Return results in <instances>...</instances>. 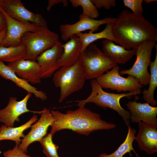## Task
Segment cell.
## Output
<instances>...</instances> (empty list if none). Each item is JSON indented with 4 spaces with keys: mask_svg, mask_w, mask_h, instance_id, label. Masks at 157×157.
Masks as SVG:
<instances>
[{
    "mask_svg": "<svg viewBox=\"0 0 157 157\" xmlns=\"http://www.w3.org/2000/svg\"><path fill=\"white\" fill-rule=\"evenodd\" d=\"M112 30L118 44L128 50L136 49L144 41L157 40V29L152 24L142 15L126 9L116 18Z\"/></svg>",
    "mask_w": 157,
    "mask_h": 157,
    "instance_id": "cell-1",
    "label": "cell"
},
{
    "mask_svg": "<svg viewBox=\"0 0 157 157\" xmlns=\"http://www.w3.org/2000/svg\"><path fill=\"white\" fill-rule=\"evenodd\" d=\"M55 119L51 126V132L54 134L57 131L68 129L85 135L99 130H108L115 128L116 125L101 119L100 115L81 106L74 110L65 113L58 110H52Z\"/></svg>",
    "mask_w": 157,
    "mask_h": 157,
    "instance_id": "cell-2",
    "label": "cell"
},
{
    "mask_svg": "<svg viewBox=\"0 0 157 157\" xmlns=\"http://www.w3.org/2000/svg\"><path fill=\"white\" fill-rule=\"evenodd\" d=\"M90 84L92 90L89 96L85 100L76 101L78 107L85 106L87 103H92L104 109L109 108L116 111L122 117L126 126H128L130 125V113L121 106L120 100L124 97L130 98L133 95L139 94L141 93V90L115 94L104 91L96 79L92 80Z\"/></svg>",
    "mask_w": 157,
    "mask_h": 157,
    "instance_id": "cell-3",
    "label": "cell"
},
{
    "mask_svg": "<svg viewBox=\"0 0 157 157\" xmlns=\"http://www.w3.org/2000/svg\"><path fill=\"white\" fill-rule=\"evenodd\" d=\"M85 80L79 58L72 65L60 67L53 74V78L55 86L60 89L59 102L61 103L72 93L81 90Z\"/></svg>",
    "mask_w": 157,
    "mask_h": 157,
    "instance_id": "cell-4",
    "label": "cell"
},
{
    "mask_svg": "<svg viewBox=\"0 0 157 157\" xmlns=\"http://www.w3.org/2000/svg\"><path fill=\"white\" fill-rule=\"evenodd\" d=\"M79 58L86 80L96 79L117 64L93 43L81 53Z\"/></svg>",
    "mask_w": 157,
    "mask_h": 157,
    "instance_id": "cell-5",
    "label": "cell"
},
{
    "mask_svg": "<svg viewBox=\"0 0 157 157\" xmlns=\"http://www.w3.org/2000/svg\"><path fill=\"white\" fill-rule=\"evenodd\" d=\"M59 39L58 35L48 27L26 33L22 39L26 49V56L23 59L35 60L42 53L56 44Z\"/></svg>",
    "mask_w": 157,
    "mask_h": 157,
    "instance_id": "cell-6",
    "label": "cell"
},
{
    "mask_svg": "<svg viewBox=\"0 0 157 157\" xmlns=\"http://www.w3.org/2000/svg\"><path fill=\"white\" fill-rule=\"evenodd\" d=\"M156 42L146 41L139 44L136 49V58L133 65L129 69L119 71V74L133 76L137 78L143 86L148 85L150 79V74L148 69L151 62V53Z\"/></svg>",
    "mask_w": 157,
    "mask_h": 157,
    "instance_id": "cell-7",
    "label": "cell"
},
{
    "mask_svg": "<svg viewBox=\"0 0 157 157\" xmlns=\"http://www.w3.org/2000/svg\"><path fill=\"white\" fill-rule=\"evenodd\" d=\"M96 79L102 88L116 90L118 92L141 90L143 86L136 78L130 75L126 78L121 76L119 73V68L117 65Z\"/></svg>",
    "mask_w": 157,
    "mask_h": 157,
    "instance_id": "cell-8",
    "label": "cell"
},
{
    "mask_svg": "<svg viewBox=\"0 0 157 157\" xmlns=\"http://www.w3.org/2000/svg\"><path fill=\"white\" fill-rule=\"evenodd\" d=\"M0 7L11 17L21 22L47 27V22L41 15L28 10L20 0H0Z\"/></svg>",
    "mask_w": 157,
    "mask_h": 157,
    "instance_id": "cell-9",
    "label": "cell"
},
{
    "mask_svg": "<svg viewBox=\"0 0 157 157\" xmlns=\"http://www.w3.org/2000/svg\"><path fill=\"white\" fill-rule=\"evenodd\" d=\"M0 11L5 18L7 28L6 36L0 43V45L5 47L19 45L22 43V37L26 33L36 31L43 28L47 27L32 23H22L11 17L0 7Z\"/></svg>",
    "mask_w": 157,
    "mask_h": 157,
    "instance_id": "cell-10",
    "label": "cell"
},
{
    "mask_svg": "<svg viewBox=\"0 0 157 157\" xmlns=\"http://www.w3.org/2000/svg\"><path fill=\"white\" fill-rule=\"evenodd\" d=\"M79 17V21L74 24L60 25L59 28L62 40L67 41L72 36L87 30L94 32L97 31L99 26L102 25L114 23L116 19L107 17L101 19L96 20L82 14Z\"/></svg>",
    "mask_w": 157,
    "mask_h": 157,
    "instance_id": "cell-11",
    "label": "cell"
},
{
    "mask_svg": "<svg viewBox=\"0 0 157 157\" xmlns=\"http://www.w3.org/2000/svg\"><path fill=\"white\" fill-rule=\"evenodd\" d=\"M41 114L38 120L31 126L30 131L25 136L19 145V148L26 153L31 144L36 141L39 142L47 135L49 127L55 120L51 111L46 108H43Z\"/></svg>",
    "mask_w": 157,
    "mask_h": 157,
    "instance_id": "cell-12",
    "label": "cell"
},
{
    "mask_svg": "<svg viewBox=\"0 0 157 157\" xmlns=\"http://www.w3.org/2000/svg\"><path fill=\"white\" fill-rule=\"evenodd\" d=\"M63 44L59 41L51 47L45 50L36 58L40 66L42 79L49 78L60 67L58 62L63 52Z\"/></svg>",
    "mask_w": 157,
    "mask_h": 157,
    "instance_id": "cell-13",
    "label": "cell"
},
{
    "mask_svg": "<svg viewBox=\"0 0 157 157\" xmlns=\"http://www.w3.org/2000/svg\"><path fill=\"white\" fill-rule=\"evenodd\" d=\"M31 94L28 93L20 101H17L15 97H10L6 106L0 110V122L7 126L13 127L15 122L19 121V117L24 113L32 112L41 113L42 111H33L27 108V103Z\"/></svg>",
    "mask_w": 157,
    "mask_h": 157,
    "instance_id": "cell-14",
    "label": "cell"
},
{
    "mask_svg": "<svg viewBox=\"0 0 157 157\" xmlns=\"http://www.w3.org/2000/svg\"><path fill=\"white\" fill-rule=\"evenodd\" d=\"M126 105L130 110V122H140L157 126V107L149 104L137 102L135 100L130 101Z\"/></svg>",
    "mask_w": 157,
    "mask_h": 157,
    "instance_id": "cell-15",
    "label": "cell"
},
{
    "mask_svg": "<svg viewBox=\"0 0 157 157\" xmlns=\"http://www.w3.org/2000/svg\"><path fill=\"white\" fill-rule=\"evenodd\" d=\"M20 78L33 84L40 83L41 77L39 65L35 60L21 59L7 65Z\"/></svg>",
    "mask_w": 157,
    "mask_h": 157,
    "instance_id": "cell-16",
    "label": "cell"
},
{
    "mask_svg": "<svg viewBox=\"0 0 157 157\" xmlns=\"http://www.w3.org/2000/svg\"><path fill=\"white\" fill-rule=\"evenodd\" d=\"M139 131L135 137L140 150L151 155L157 152V126L140 122Z\"/></svg>",
    "mask_w": 157,
    "mask_h": 157,
    "instance_id": "cell-17",
    "label": "cell"
},
{
    "mask_svg": "<svg viewBox=\"0 0 157 157\" xmlns=\"http://www.w3.org/2000/svg\"><path fill=\"white\" fill-rule=\"evenodd\" d=\"M69 39L63 44V53L58 62L60 67L74 64L78 59L81 53L82 44L78 37L74 35Z\"/></svg>",
    "mask_w": 157,
    "mask_h": 157,
    "instance_id": "cell-18",
    "label": "cell"
},
{
    "mask_svg": "<svg viewBox=\"0 0 157 157\" xmlns=\"http://www.w3.org/2000/svg\"><path fill=\"white\" fill-rule=\"evenodd\" d=\"M102 44L103 52L117 64H125L135 54L136 49L128 50L107 39L104 40Z\"/></svg>",
    "mask_w": 157,
    "mask_h": 157,
    "instance_id": "cell-19",
    "label": "cell"
},
{
    "mask_svg": "<svg viewBox=\"0 0 157 157\" xmlns=\"http://www.w3.org/2000/svg\"><path fill=\"white\" fill-rule=\"evenodd\" d=\"M0 75L7 80H11L18 86L25 90L28 93L33 94L38 98L43 101L45 100L47 98L44 92L38 90L37 88L32 86L28 82L19 77L11 68L1 61Z\"/></svg>",
    "mask_w": 157,
    "mask_h": 157,
    "instance_id": "cell-20",
    "label": "cell"
},
{
    "mask_svg": "<svg viewBox=\"0 0 157 157\" xmlns=\"http://www.w3.org/2000/svg\"><path fill=\"white\" fill-rule=\"evenodd\" d=\"M38 120V116L34 114L31 119L25 124L17 127L7 126L3 124L0 127V141L10 140L15 142L16 144L19 145L25 135L24 131L31 127L32 125Z\"/></svg>",
    "mask_w": 157,
    "mask_h": 157,
    "instance_id": "cell-21",
    "label": "cell"
},
{
    "mask_svg": "<svg viewBox=\"0 0 157 157\" xmlns=\"http://www.w3.org/2000/svg\"><path fill=\"white\" fill-rule=\"evenodd\" d=\"M114 23L106 24L105 28L100 32L94 33L89 31L88 33H79L76 35L80 39L82 44L81 53L84 51L88 46L92 43L99 39H105L111 40L118 44L117 40L115 38L112 32V27Z\"/></svg>",
    "mask_w": 157,
    "mask_h": 157,
    "instance_id": "cell-22",
    "label": "cell"
},
{
    "mask_svg": "<svg viewBox=\"0 0 157 157\" xmlns=\"http://www.w3.org/2000/svg\"><path fill=\"white\" fill-rule=\"evenodd\" d=\"M156 53L154 61L151 62L149 64L150 71L149 86L147 89H144L142 92L143 98L146 103L151 106H155L157 104V101L154 98V91L157 86V46Z\"/></svg>",
    "mask_w": 157,
    "mask_h": 157,
    "instance_id": "cell-23",
    "label": "cell"
},
{
    "mask_svg": "<svg viewBox=\"0 0 157 157\" xmlns=\"http://www.w3.org/2000/svg\"><path fill=\"white\" fill-rule=\"evenodd\" d=\"M128 127V132L125 139L118 149L113 153L109 154L102 153L98 157H123L128 153H129L131 155V152L132 151L135 153L137 156L140 157L136 152L133 146V142L135 140V135L136 131L130 125Z\"/></svg>",
    "mask_w": 157,
    "mask_h": 157,
    "instance_id": "cell-24",
    "label": "cell"
},
{
    "mask_svg": "<svg viewBox=\"0 0 157 157\" xmlns=\"http://www.w3.org/2000/svg\"><path fill=\"white\" fill-rule=\"evenodd\" d=\"M26 49L22 43L17 46L5 47L0 45V61L8 63L24 59L25 57Z\"/></svg>",
    "mask_w": 157,
    "mask_h": 157,
    "instance_id": "cell-25",
    "label": "cell"
},
{
    "mask_svg": "<svg viewBox=\"0 0 157 157\" xmlns=\"http://www.w3.org/2000/svg\"><path fill=\"white\" fill-rule=\"evenodd\" d=\"M74 7L81 6L83 9L82 14L90 18L95 19L99 15V13L91 0H70Z\"/></svg>",
    "mask_w": 157,
    "mask_h": 157,
    "instance_id": "cell-26",
    "label": "cell"
},
{
    "mask_svg": "<svg viewBox=\"0 0 157 157\" xmlns=\"http://www.w3.org/2000/svg\"><path fill=\"white\" fill-rule=\"evenodd\" d=\"M53 134L50 132L39 141L43 148V151L47 157H59L58 153L59 147L52 141Z\"/></svg>",
    "mask_w": 157,
    "mask_h": 157,
    "instance_id": "cell-27",
    "label": "cell"
},
{
    "mask_svg": "<svg viewBox=\"0 0 157 157\" xmlns=\"http://www.w3.org/2000/svg\"><path fill=\"white\" fill-rule=\"evenodd\" d=\"M142 0H124L125 6L130 8L132 13L135 15H142L143 10L142 6Z\"/></svg>",
    "mask_w": 157,
    "mask_h": 157,
    "instance_id": "cell-28",
    "label": "cell"
},
{
    "mask_svg": "<svg viewBox=\"0 0 157 157\" xmlns=\"http://www.w3.org/2000/svg\"><path fill=\"white\" fill-rule=\"evenodd\" d=\"M3 155V157H31L21 150L17 144L12 149L4 151Z\"/></svg>",
    "mask_w": 157,
    "mask_h": 157,
    "instance_id": "cell-29",
    "label": "cell"
},
{
    "mask_svg": "<svg viewBox=\"0 0 157 157\" xmlns=\"http://www.w3.org/2000/svg\"><path fill=\"white\" fill-rule=\"evenodd\" d=\"M97 8H103L106 9H109L111 7L116 6L115 0H91Z\"/></svg>",
    "mask_w": 157,
    "mask_h": 157,
    "instance_id": "cell-30",
    "label": "cell"
},
{
    "mask_svg": "<svg viewBox=\"0 0 157 157\" xmlns=\"http://www.w3.org/2000/svg\"><path fill=\"white\" fill-rule=\"evenodd\" d=\"M60 3H63L64 6L67 7L68 6V1L67 0H49L48 1V5L47 7V10L49 11L52 7Z\"/></svg>",
    "mask_w": 157,
    "mask_h": 157,
    "instance_id": "cell-31",
    "label": "cell"
},
{
    "mask_svg": "<svg viewBox=\"0 0 157 157\" xmlns=\"http://www.w3.org/2000/svg\"><path fill=\"white\" fill-rule=\"evenodd\" d=\"M6 28V23L5 17L0 11V32Z\"/></svg>",
    "mask_w": 157,
    "mask_h": 157,
    "instance_id": "cell-32",
    "label": "cell"
},
{
    "mask_svg": "<svg viewBox=\"0 0 157 157\" xmlns=\"http://www.w3.org/2000/svg\"><path fill=\"white\" fill-rule=\"evenodd\" d=\"M6 28L3 29L0 32V43L5 38L6 36Z\"/></svg>",
    "mask_w": 157,
    "mask_h": 157,
    "instance_id": "cell-33",
    "label": "cell"
},
{
    "mask_svg": "<svg viewBox=\"0 0 157 157\" xmlns=\"http://www.w3.org/2000/svg\"><path fill=\"white\" fill-rule=\"evenodd\" d=\"M144 1L147 3L157 1V0H144Z\"/></svg>",
    "mask_w": 157,
    "mask_h": 157,
    "instance_id": "cell-34",
    "label": "cell"
}]
</instances>
